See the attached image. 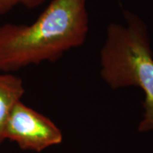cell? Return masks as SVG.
<instances>
[{
  "instance_id": "6",
  "label": "cell",
  "mask_w": 153,
  "mask_h": 153,
  "mask_svg": "<svg viewBox=\"0 0 153 153\" xmlns=\"http://www.w3.org/2000/svg\"><path fill=\"white\" fill-rule=\"evenodd\" d=\"M10 10L11 9L9 5L8 0H0V15L4 14Z\"/></svg>"
},
{
  "instance_id": "5",
  "label": "cell",
  "mask_w": 153,
  "mask_h": 153,
  "mask_svg": "<svg viewBox=\"0 0 153 153\" xmlns=\"http://www.w3.org/2000/svg\"><path fill=\"white\" fill-rule=\"evenodd\" d=\"M45 1L46 0H8V3L10 9L18 4H22L27 9H33L43 4Z\"/></svg>"
},
{
  "instance_id": "3",
  "label": "cell",
  "mask_w": 153,
  "mask_h": 153,
  "mask_svg": "<svg viewBox=\"0 0 153 153\" xmlns=\"http://www.w3.org/2000/svg\"><path fill=\"white\" fill-rule=\"evenodd\" d=\"M4 136L23 151L35 152L60 145L63 140L62 132L53 121L22 101L12 110L6 123Z\"/></svg>"
},
{
  "instance_id": "1",
  "label": "cell",
  "mask_w": 153,
  "mask_h": 153,
  "mask_svg": "<svg viewBox=\"0 0 153 153\" xmlns=\"http://www.w3.org/2000/svg\"><path fill=\"white\" fill-rule=\"evenodd\" d=\"M88 29L87 0H51L32 24L0 26V71L57 61L84 44Z\"/></svg>"
},
{
  "instance_id": "2",
  "label": "cell",
  "mask_w": 153,
  "mask_h": 153,
  "mask_svg": "<svg viewBox=\"0 0 153 153\" xmlns=\"http://www.w3.org/2000/svg\"><path fill=\"white\" fill-rule=\"evenodd\" d=\"M124 24L111 23L100 50V76L111 88L138 87L145 94L139 131L153 130V52L147 26L124 10Z\"/></svg>"
},
{
  "instance_id": "4",
  "label": "cell",
  "mask_w": 153,
  "mask_h": 153,
  "mask_svg": "<svg viewBox=\"0 0 153 153\" xmlns=\"http://www.w3.org/2000/svg\"><path fill=\"white\" fill-rule=\"evenodd\" d=\"M25 88L21 77L9 72L0 73V144L5 140L7 120L16 105L22 101Z\"/></svg>"
}]
</instances>
